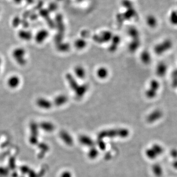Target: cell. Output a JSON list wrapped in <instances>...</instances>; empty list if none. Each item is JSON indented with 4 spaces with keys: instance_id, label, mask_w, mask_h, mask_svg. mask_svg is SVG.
<instances>
[{
    "instance_id": "6da1fadb",
    "label": "cell",
    "mask_w": 177,
    "mask_h": 177,
    "mask_svg": "<svg viewBox=\"0 0 177 177\" xmlns=\"http://www.w3.org/2000/svg\"><path fill=\"white\" fill-rule=\"evenodd\" d=\"M129 134V131L126 128L109 129L100 132L98 134V138L103 139L104 138H114L116 137L125 138L128 137Z\"/></svg>"
},
{
    "instance_id": "7a4b0ae2",
    "label": "cell",
    "mask_w": 177,
    "mask_h": 177,
    "mask_svg": "<svg viewBox=\"0 0 177 177\" xmlns=\"http://www.w3.org/2000/svg\"><path fill=\"white\" fill-rule=\"evenodd\" d=\"M12 56L15 61L18 65L21 66L25 65L27 63L26 59V51L21 47H18L13 51Z\"/></svg>"
},
{
    "instance_id": "3957f363",
    "label": "cell",
    "mask_w": 177,
    "mask_h": 177,
    "mask_svg": "<svg viewBox=\"0 0 177 177\" xmlns=\"http://www.w3.org/2000/svg\"><path fill=\"white\" fill-rule=\"evenodd\" d=\"M151 170L155 177H163L164 174L163 166L159 163H153L151 167Z\"/></svg>"
},
{
    "instance_id": "277c9868",
    "label": "cell",
    "mask_w": 177,
    "mask_h": 177,
    "mask_svg": "<svg viewBox=\"0 0 177 177\" xmlns=\"http://www.w3.org/2000/svg\"><path fill=\"white\" fill-rule=\"evenodd\" d=\"M8 85L11 89L17 88L20 84V78L17 75H12L9 77L7 81Z\"/></svg>"
},
{
    "instance_id": "5b68a950",
    "label": "cell",
    "mask_w": 177,
    "mask_h": 177,
    "mask_svg": "<svg viewBox=\"0 0 177 177\" xmlns=\"http://www.w3.org/2000/svg\"><path fill=\"white\" fill-rule=\"evenodd\" d=\"M60 136L65 144L68 146H72L73 145V138L68 132L65 131H61L60 132Z\"/></svg>"
},
{
    "instance_id": "8992f818",
    "label": "cell",
    "mask_w": 177,
    "mask_h": 177,
    "mask_svg": "<svg viewBox=\"0 0 177 177\" xmlns=\"http://www.w3.org/2000/svg\"><path fill=\"white\" fill-rule=\"evenodd\" d=\"M79 141L83 145L91 148L95 145V142L90 137L85 135H82L79 137Z\"/></svg>"
},
{
    "instance_id": "52a82bcc",
    "label": "cell",
    "mask_w": 177,
    "mask_h": 177,
    "mask_svg": "<svg viewBox=\"0 0 177 177\" xmlns=\"http://www.w3.org/2000/svg\"><path fill=\"white\" fill-rule=\"evenodd\" d=\"M146 156L150 160H155L159 159L160 156L151 146L146 149L145 152Z\"/></svg>"
},
{
    "instance_id": "ba28073f",
    "label": "cell",
    "mask_w": 177,
    "mask_h": 177,
    "mask_svg": "<svg viewBox=\"0 0 177 177\" xmlns=\"http://www.w3.org/2000/svg\"><path fill=\"white\" fill-rule=\"evenodd\" d=\"M36 103L38 106L43 109H49L52 105V103L49 100L43 97L37 99Z\"/></svg>"
},
{
    "instance_id": "9c48e42d",
    "label": "cell",
    "mask_w": 177,
    "mask_h": 177,
    "mask_svg": "<svg viewBox=\"0 0 177 177\" xmlns=\"http://www.w3.org/2000/svg\"><path fill=\"white\" fill-rule=\"evenodd\" d=\"M48 36V33L47 31L44 30H43L41 31H39L36 33L35 39L36 42L39 43H43L44 40H46L47 37Z\"/></svg>"
},
{
    "instance_id": "30bf717a",
    "label": "cell",
    "mask_w": 177,
    "mask_h": 177,
    "mask_svg": "<svg viewBox=\"0 0 177 177\" xmlns=\"http://www.w3.org/2000/svg\"><path fill=\"white\" fill-rule=\"evenodd\" d=\"M162 114L160 111H155L150 114L147 118L148 123H153L156 121H158L161 118Z\"/></svg>"
},
{
    "instance_id": "8fae6325",
    "label": "cell",
    "mask_w": 177,
    "mask_h": 177,
    "mask_svg": "<svg viewBox=\"0 0 177 177\" xmlns=\"http://www.w3.org/2000/svg\"><path fill=\"white\" fill-rule=\"evenodd\" d=\"M18 35L20 39L25 41H29L31 40L32 37V33H31V32L24 30L19 31Z\"/></svg>"
},
{
    "instance_id": "7c38bea8",
    "label": "cell",
    "mask_w": 177,
    "mask_h": 177,
    "mask_svg": "<svg viewBox=\"0 0 177 177\" xmlns=\"http://www.w3.org/2000/svg\"><path fill=\"white\" fill-rule=\"evenodd\" d=\"M67 100L68 99L65 96L61 95V96H58L57 97H56V99L54 100L55 104L57 106L63 105L67 102Z\"/></svg>"
},
{
    "instance_id": "4fadbf2b",
    "label": "cell",
    "mask_w": 177,
    "mask_h": 177,
    "mask_svg": "<svg viewBox=\"0 0 177 177\" xmlns=\"http://www.w3.org/2000/svg\"><path fill=\"white\" fill-rule=\"evenodd\" d=\"M88 156L90 159H95L99 155V150L94 146L91 147L88 152Z\"/></svg>"
},
{
    "instance_id": "5bb4252c",
    "label": "cell",
    "mask_w": 177,
    "mask_h": 177,
    "mask_svg": "<svg viewBox=\"0 0 177 177\" xmlns=\"http://www.w3.org/2000/svg\"><path fill=\"white\" fill-rule=\"evenodd\" d=\"M75 72L76 73V75L79 78H84L85 76V70H84V68H83L82 67H80V66L76 67V68H75Z\"/></svg>"
},
{
    "instance_id": "9a60e30c",
    "label": "cell",
    "mask_w": 177,
    "mask_h": 177,
    "mask_svg": "<svg viewBox=\"0 0 177 177\" xmlns=\"http://www.w3.org/2000/svg\"><path fill=\"white\" fill-rule=\"evenodd\" d=\"M97 75L100 78H104L106 77L108 75V71L106 68H100L97 71Z\"/></svg>"
},
{
    "instance_id": "2e32d148",
    "label": "cell",
    "mask_w": 177,
    "mask_h": 177,
    "mask_svg": "<svg viewBox=\"0 0 177 177\" xmlns=\"http://www.w3.org/2000/svg\"><path fill=\"white\" fill-rule=\"evenodd\" d=\"M42 127L43 128L46 129V131H53L54 127L53 124L50 123H43L42 124Z\"/></svg>"
},
{
    "instance_id": "e0dca14e",
    "label": "cell",
    "mask_w": 177,
    "mask_h": 177,
    "mask_svg": "<svg viewBox=\"0 0 177 177\" xmlns=\"http://www.w3.org/2000/svg\"><path fill=\"white\" fill-rule=\"evenodd\" d=\"M85 41L84 40H77L75 43V46L77 48L79 49H81L83 48L86 46Z\"/></svg>"
},
{
    "instance_id": "ac0fdd59",
    "label": "cell",
    "mask_w": 177,
    "mask_h": 177,
    "mask_svg": "<svg viewBox=\"0 0 177 177\" xmlns=\"http://www.w3.org/2000/svg\"><path fill=\"white\" fill-rule=\"evenodd\" d=\"M97 144L98 145L99 148L101 150H104L106 148V145H105V143L104 141H103L102 139L98 138L97 141Z\"/></svg>"
},
{
    "instance_id": "d6986e66",
    "label": "cell",
    "mask_w": 177,
    "mask_h": 177,
    "mask_svg": "<svg viewBox=\"0 0 177 177\" xmlns=\"http://www.w3.org/2000/svg\"><path fill=\"white\" fill-rule=\"evenodd\" d=\"M170 156L174 160L177 159V148H173L170 151Z\"/></svg>"
},
{
    "instance_id": "ffe728a7",
    "label": "cell",
    "mask_w": 177,
    "mask_h": 177,
    "mask_svg": "<svg viewBox=\"0 0 177 177\" xmlns=\"http://www.w3.org/2000/svg\"><path fill=\"white\" fill-rule=\"evenodd\" d=\"M21 22V21L20 18L18 17V16H16L13 19L12 25L14 27H18L19 25V24H20Z\"/></svg>"
},
{
    "instance_id": "44dd1931",
    "label": "cell",
    "mask_w": 177,
    "mask_h": 177,
    "mask_svg": "<svg viewBox=\"0 0 177 177\" xmlns=\"http://www.w3.org/2000/svg\"><path fill=\"white\" fill-rule=\"evenodd\" d=\"M61 177H72V174L71 172L66 171L62 174Z\"/></svg>"
},
{
    "instance_id": "7402d4cb",
    "label": "cell",
    "mask_w": 177,
    "mask_h": 177,
    "mask_svg": "<svg viewBox=\"0 0 177 177\" xmlns=\"http://www.w3.org/2000/svg\"><path fill=\"white\" fill-rule=\"evenodd\" d=\"M172 165H173V168L177 170V159L173 160Z\"/></svg>"
},
{
    "instance_id": "603a6c76",
    "label": "cell",
    "mask_w": 177,
    "mask_h": 177,
    "mask_svg": "<svg viewBox=\"0 0 177 177\" xmlns=\"http://www.w3.org/2000/svg\"><path fill=\"white\" fill-rule=\"evenodd\" d=\"M13 1H14V2L15 3H16V4H20V3H21L23 0H13Z\"/></svg>"
},
{
    "instance_id": "cb8c5ba5",
    "label": "cell",
    "mask_w": 177,
    "mask_h": 177,
    "mask_svg": "<svg viewBox=\"0 0 177 177\" xmlns=\"http://www.w3.org/2000/svg\"><path fill=\"white\" fill-rule=\"evenodd\" d=\"M27 1V3H32L33 2V0H26Z\"/></svg>"
},
{
    "instance_id": "d4e9b609",
    "label": "cell",
    "mask_w": 177,
    "mask_h": 177,
    "mask_svg": "<svg viewBox=\"0 0 177 177\" xmlns=\"http://www.w3.org/2000/svg\"><path fill=\"white\" fill-rule=\"evenodd\" d=\"M2 63V61L1 58L0 57V71H1V68Z\"/></svg>"
}]
</instances>
